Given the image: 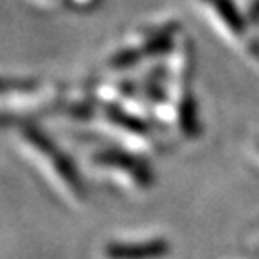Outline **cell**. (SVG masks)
<instances>
[{"label":"cell","mask_w":259,"mask_h":259,"mask_svg":"<svg viewBox=\"0 0 259 259\" xmlns=\"http://www.w3.org/2000/svg\"><path fill=\"white\" fill-rule=\"evenodd\" d=\"M21 156L27 159L38 177L47 183L54 196L67 207L81 209L87 202V192L71 165L60 156L50 142H45L35 133H23L16 139Z\"/></svg>","instance_id":"cell-1"}]
</instances>
